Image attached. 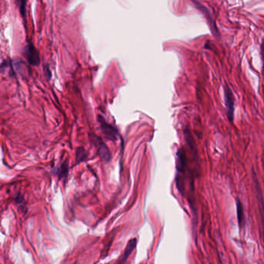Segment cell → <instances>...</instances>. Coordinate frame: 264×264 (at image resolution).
<instances>
[{"mask_svg": "<svg viewBox=\"0 0 264 264\" xmlns=\"http://www.w3.org/2000/svg\"><path fill=\"white\" fill-rule=\"evenodd\" d=\"M24 54H25L27 61L32 66H37L40 63L38 52L33 46V44H28L26 47Z\"/></svg>", "mask_w": 264, "mask_h": 264, "instance_id": "277c9868", "label": "cell"}, {"mask_svg": "<svg viewBox=\"0 0 264 264\" xmlns=\"http://www.w3.org/2000/svg\"><path fill=\"white\" fill-rule=\"evenodd\" d=\"M87 157H88V153H87V152L85 151L83 148H79V149H78L76 153V158L78 163L82 162V161H84V159H86Z\"/></svg>", "mask_w": 264, "mask_h": 264, "instance_id": "ba28073f", "label": "cell"}, {"mask_svg": "<svg viewBox=\"0 0 264 264\" xmlns=\"http://www.w3.org/2000/svg\"><path fill=\"white\" fill-rule=\"evenodd\" d=\"M236 207H237L238 222H239V227L241 229L242 222H243L244 216H243V206H242L241 202L238 199L237 201H236Z\"/></svg>", "mask_w": 264, "mask_h": 264, "instance_id": "52a82bcc", "label": "cell"}, {"mask_svg": "<svg viewBox=\"0 0 264 264\" xmlns=\"http://www.w3.org/2000/svg\"><path fill=\"white\" fill-rule=\"evenodd\" d=\"M54 171H55L54 172L55 174H57L59 178H66L67 176V173H68V165H67V161L55 168Z\"/></svg>", "mask_w": 264, "mask_h": 264, "instance_id": "8992f818", "label": "cell"}, {"mask_svg": "<svg viewBox=\"0 0 264 264\" xmlns=\"http://www.w3.org/2000/svg\"><path fill=\"white\" fill-rule=\"evenodd\" d=\"M98 121L101 132L105 135V137L107 138L108 140L116 141L119 136V132L116 129L107 123V121L101 116H99Z\"/></svg>", "mask_w": 264, "mask_h": 264, "instance_id": "7a4b0ae2", "label": "cell"}, {"mask_svg": "<svg viewBox=\"0 0 264 264\" xmlns=\"http://www.w3.org/2000/svg\"><path fill=\"white\" fill-rule=\"evenodd\" d=\"M136 244H137V239H136V238L131 239V241L129 242L127 247H126V249H125L124 254H123V257H122V260H121L119 262L124 263L127 261V259H128L129 257L131 256L132 251H133L134 249H135V248H136Z\"/></svg>", "mask_w": 264, "mask_h": 264, "instance_id": "5b68a950", "label": "cell"}, {"mask_svg": "<svg viewBox=\"0 0 264 264\" xmlns=\"http://www.w3.org/2000/svg\"><path fill=\"white\" fill-rule=\"evenodd\" d=\"M91 140L96 146L101 161L104 163H109V161H111L112 154L107 146L105 144V142L95 134L91 135Z\"/></svg>", "mask_w": 264, "mask_h": 264, "instance_id": "6da1fadb", "label": "cell"}, {"mask_svg": "<svg viewBox=\"0 0 264 264\" xmlns=\"http://www.w3.org/2000/svg\"><path fill=\"white\" fill-rule=\"evenodd\" d=\"M225 99H226V113L230 122L234 120V97L232 92L228 85L225 87Z\"/></svg>", "mask_w": 264, "mask_h": 264, "instance_id": "3957f363", "label": "cell"}]
</instances>
